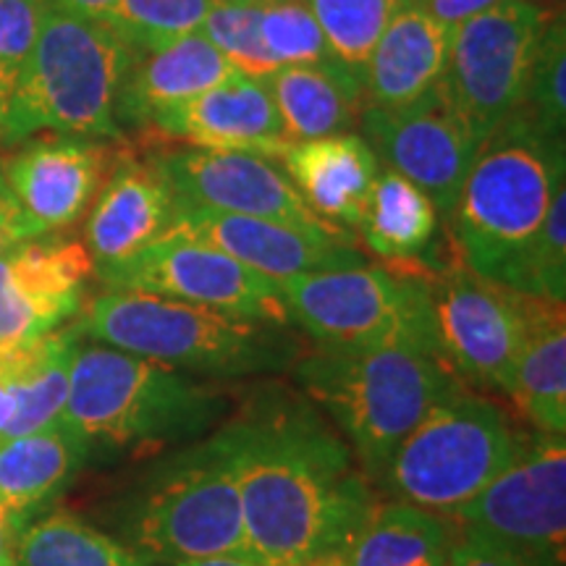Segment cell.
<instances>
[{
    "label": "cell",
    "mask_w": 566,
    "mask_h": 566,
    "mask_svg": "<svg viewBox=\"0 0 566 566\" xmlns=\"http://www.w3.org/2000/svg\"><path fill=\"white\" fill-rule=\"evenodd\" d=\"M27 239L32 237L27 231L24 216H21L17 197H13L11 187L6 184L3 168H0V254H6L19 242H27Z\"/></svg>",
    "instance_id": "39"
},
{
    "label": "cell",
    "mask_w": 566,
    "mask_h": 566,
    "mask_svg": "<svg viewBox=\"0 0 566 566\" xmlns=\"http://www.w3.org/2000/svg\"><path fill=\"white\" fill-rule=\"evenodd\" d=\"M90 443L69 424L55 422L38 433L0 443V506L30 522V514L74 478Z\"/></svg>",
    "instance_id": "28"
},
{
    "label": "cell",
    "mask_w": 566,
    "mask_h": 566,
    "mask_svg": "<svg viewBox=\"0 0 566 566\" xmlns=\"http://www.w3.org/2000/svg\"><path fill=\"white\" fill-rule=\"evenodd\" d=\"M522 446L501 407L459 386L409 430L378 483L396 501L454 516Z\"/></svg>",
    "instance_id": "8"
},
{
    "label": "cell",
    "mask_w": 566,
    "mask_h": 566,
    "mask_svg": "<svg viewBox=\"0 0 566 566\" xmlns=\"http://www.w3.org/2000/svg\"><path fill=\"white\" fill-rule=\"evenodd\" d=\"M247 548L271 566L338 554L370 509L367 478L313 407L279 396L231 422Z\"/></svg>",
    "instance_id": "1"
},
{
    "label": "cell",
    "mask_w": 566,
    "mask_h": 566,
    "mask_svg": "<svg viewBox=\"0 0 566 566\" xmlns=\"http://www.w3.org/2000/svg\"><path fill=\"white\" fill-rule=\"evenodd\" d=\"M92 279L80 239L34 237L0 254V349L63 328L84 310Z\"/></svg>",
    "instance_id": "17"
},
{
    "label": "cell",
    "mask_w": 566,
    "mask_h": 566,
    "mask_svg": "<svg viewBox=\"0 0 566 566\" xmlns=\"http://www.w3.org/2000/svg\"><path fill=\"white\" fill-rule=\"evenodd\" d=\"M499 3L501 0H420L422 9L428 11L438 24H443L446 30H454V27L480 17V13L491 11L493 6Z\"/></svg>",
    "instance_id": "40"
},
{
    "label": "cell",
    "mask_w": 566,
    "mask_h": 566,
    "mask_svg": "<svg viewBox=\"0 0 566 566\" xmlns=\"http://www.w3.org/2000/svg\"><path fill=\"white\" fill-rule=\"evenodd\" d=\"M260 32H263L265 51L279 69L336 61L321 24L304 0H275L263 6Z\"/></svg>",
    "instance_id": "34"
},
{
    "label": "cell",
    "mask_w": 566,
    "mask_h": 566,
    "mask_svg": "<svg viewBox=\"0 0 566 566\" xmlns=\"http://www.w3.org/2000/svg\"><path fill=\"white\" fill-rule=\"evenodd\" d=\"M233 71L237 69L200 32L163 51L137 55L118 92V129L145 134L155 116L202 95L229 80Z\"/></svg>",
    "instance_id": "23"
},
{
    "label": "cell",
    "mask_w": 566,
    "mask_h": 566,
    "mask_svg": "<svg viewBox=\"0 0 566 566\" xmlns=\"http://www.w3.org/2000/svg\"><path fill=\"white\" fill-rule=\"evenodd\" d=\"M80 325L0 349V443L61 422Z\"/></svg>",
    "instance_id": "21"
},
{
    "label": "cell",
    "mask_w": 566,
    "mask_h": 566,
    "mask_svg": "<svg viewBox=\"0 0 566 566\" xmlns=\"http://www.w3.org/2000/svg\"><path fill=\"white\" fill-rule=\"evenodd\" d=\"M422 279L443 363L459 380L509 394L525 342V294L472 273L462 260Z\"/></svg>",
    "instance_id": "11"
},
{
    "label": "cell",
    "mask_w": 566,
    "mask_h": 566,
    "mask_svg": "<svg viewBox=\"0 0 566 566\" xmlns=\"http://www.w3.org/2000/svg\"><path fill=\"white\" fill-rule=\"evenodd\" d=\"M216 386L105 344H80L61 422L87 443L160 446L200 436L223 415Z\"/></svg>",
    "instance_id": "6"
},
{
    "label": "cell",
    "mask_w": 566,
    "mask_h": 566,
    "mask_svg": "<svg viewBox=\"0 0 566 566\" xmlns=\"http://www.w3.org/2000/svg\"><path fill=\"white\" fill-rule=\"evenodd\" d=\"M150 160L171 187L176 205L265 218L321 237L354 239V233L344 226L325 221L307 208L279 160L252 153L195 150V147L150 155Z\"/></svg>",
    "instance_id": "14"
},
{
    "label": "cell",
    "mask_w": 566,
    "mask_h": 566,
    "mask_svg": "<svg viewBox=\"0 0 566 566\" xmlns=\"http://www.w3.org/2000/svg\"><path fill=\"white\" fill-rule=\"evenodd\" d=\"M449 566H527L520 562L512 551L493 543L491 537L472 533V530L459 527L451 543Z\"/></svg>",
    "instance_id": "38"
},
{
    "label": "cell",
    "mask_w": 566,
    "mask_h": 566,
    "mask_svg": "<svg viewBox=\"0 0 566 566\" xmlns=\"http://www.w3.org/2000/svg\"><path fill=\"white\" fill-rule=\"evenodd\" d=\"M537 137L564 145L566 132V19L556 13L543 30L533 71L514 113Z\"/></svg>",
    "instance_id": "32"
},
{
    "label": "cell",
    "mask_w": 566,
    "mask_h": 566,
    "mask_svg": "<svg viewBox=\"0 0 566 566\" xmlns=\"http://www.w3.org/2000/svg\"><path fill=\"white\" fill-rule=\"evenodd\" d=\"M509 396L543 436L566 430V313L564 302L525 294V342Z\"/></svg>",
    "instance_id": "26"
},
{
    "label": "cell",
    "mask_w": 566,
    "mask_h": 566,
    "mask_svg": "<svg viewBox=\"0 0 566 566\" xmlns=\"http://www.w3.org/2000/svg\"><path fill=\"white\" fill-rule=\"evenodd\" d=\"M321 24L331 51L363 76L375 42L405 0H304Z\"/></svg>",
    "instance_id": "33"
},
{
    "label": "cell",
    "mask_w": 566,
    "mask_h": 566,
    "mask_svg": "<svg viewBox=\"0 0 566 566\" xmlns=\"http://www.w3.org/2000/svg\"><path fill=\"white\" fill-rule=\"evenodd\" d=\"M464 530L491 537L527 566H564L566 443L525 441L512 462L454 514Z\"/></svg>",
    "instance_id": "12"
},
{
    "label": "cell",
    "mask_w": 566,
    "mask_h": 566,
    "mask_svg": "<svg viewBox=\"0 0 566 566\" xmlns=\"http://www.w3.org/2000/svg\"><path fill=\"white\" fill-rule=\"evenodd\" d=\"M263 82L292 145L354 132L363 118V76L338 59L275 69Z\"/></svg>",
    "instance_id": "25"
},
{
    "label": "cell",
    "mask_w": 566,
    "mask_h": 566,
    "mask_svg": "<svg viewBox=\"0 0 566 566\" xmlns=\"http://www.w3.org/2000/svg\"><path fill=\"white\" fill-rule=\"evenodd\" d=\"M454 527L446 516L391 501L367 509L346 546L342 566H449Z\"/></svg>",
    "instance_id": "27"
},
{
    "label": "cell",
    "mask_w": 566,
    "mask_h": 566,
    "mask_svg": "<svg viewBox=\"0 0 566 566\" xmlns=\"http://www.w3.org/2000/svg\"><path fill=\"white\" fill-rule=\"evenodd\" d=\"M260 21H263V9L221 3L218 0L200 27V34L233 69L242 71V74L258 76V80H265L279 66L273 63L271 53L265 51Z\"/></svg>",
    "instance_id": "35"
},
{
    "label": "cell",
    "mask_w": 566,
    "mask_h": 566,
    "mask_svg": "<svg viewBox=\"0 0 566 566\" xmlns=\"http://www.w3.org/2000/svg\"><path fill=\"white\" fill-rule=\"evenodd\" d=\"M304 566H342V562H338V554H328V556L317 558V562H310Z\"/></svg>",
    "instance_id": "46"
},
{
    "label": "cell",
    "mask_w": 566,
    "mask_h": 566,
    "mask_svg": "<svg viewBox=\"0 0 566 566\" xmlns=\"http://www.w3.org/2000/svg\"><path fill=\"white\" fill-rule=\"evenodd\" d=\"M176 197L158 166L126 153L90 208L84 226L95 275L124 265L171 229Z\"/></svg>",
    "instance_id": "20"
},
{
    "label": "cell",
    "mask_w": 566,
    "mask_h": 566,
    "mask_svg": "<svg viewBox=\"0 0 566 566\" xmlns=\"http://www.w3.org/2000/svg\"><path fill=\"white\" fill-rule=\"evenodd\" d=\"M124 139L45 137L30 139L0 163L30 237H48L87 216L113 168L124 158Z\"/></svg>",
    "instance_id": "16"
},
{
    "label": "cell",
    "mask_w": 566,
    "mask_h": 566,
    "mask_svg": "<svg viewBox=\"0 0 566 566\" xmlns=\"http://www.w3.org/2000/svg\"><path fill=\"white\" fill-rule=\"evenodd\" d=\"M221 3H233V6H254V9H263L268 3H275V0H221Z\"/></svg>",
    "instance_id": "45"
},
{
    "label": "cell",
    "mask_w": 566,
    "mask_h": 566,
    "mask_svg": "<svg viewBox=\"0 0 566 566\" xmlns=\"http://www.w3.org/2000/svg\"><path fill=\"white\" fill-rule=\"evenodd\" d=\"M562 184L566 147L509 118L478 150L446 221L462 265L516 292L530 244Z\"/></svg>",
    "instance_id": "5"
},
{
    "label": "cell",
    "mask_w": 566,
    "mask_h": 566,
    "mask_svg": "<svg viewBox=\"0 0 566 566\" xmlns=\"http://www.w3.org/2000/svg\"><path fill=\"white\" fill-rule=\"evenodd\" d=\"M296 378L334 417L375 483L409 430L464 386L433 349L407 342L349 349L317 346L296 359Z\"/></svg>",
    "instance_id": "3"
},
{
    "label": "cell",
    "mask_w": 566,
    "mask_h": 566,
    "mask_svg": "<svg viewBox=\"0 0 566 566\" xmlns=\"http://www.w3.org/2000/svg\"><path fill=\"white\" fill-rule=\"evenodd\" d=\"M48 3L55 6V9L76 13V17L103 21L105 13L111 11V6L116 3V0H48Z\"/></svg>",
    "instance_id": "42"
},
{
    "label": "cell",
    "mask_w": 566,
    "mask_h": 566,
    "mask_svg": "<svg viewBox=\"0 0 566 566\" xmlns=\"http://www.w3.org/2000/svg\"><path fill=\"white\" fill-rule=\"evenodd\" d=\"M307 208L336 226H357L380 171L363 134L344 132L296 142L281 158Z\"/></svg>",
    "instance_id": "24"
},
{
    "label": "cell",
    "mask_w": 566,
    "mask_h": 566,
    "mask_svg": "<svg viewBox=\"0 0 566 566\" xmlns=\"http://www.w3.org/2000/svg\"><path fill=\"white\" fill-rule=\"evenodd\" d=\"M137 53L108 24L55 9L45 0L38 42L0 108V145L40 134L124 139L116 103Z\"/></svg>",
    "instance_id": "2"
},
{
    "label": "cell",
    "mask_w": 566,
    "mask_h": 566,
    "mask_svg": "<svg viewBox=\"0 0 566 566\" xmlns=\"http://www.w3.org/2000/svg\"><path fill=\"white\" fill-rule=\"evenodd\" d=\"M554 17L527 0H501L451 30L438 90L480 145L520 108L543 30Z\"/></svg>",
    "instance_id": "10"
},
{
    "label": "cell",
    "mask_w": 566,
    "mask_h": 566,
    "mask_svg": "<svg viewBox=\"0 0 566 566\" xmlns=\"http://www.w3.org/2000/svg\"><path fill=\"white\" fill-rule=\"evenodd\" d=\"M168 566H271L252 554H231V556H216L202 558V562H187V564H168Z\"/></svg>",
    "instance_id": "43"
},
{
    "label": "cell",
    "mask_w": 566,
    "mask_h": 566,
    "mask_svg": "<svg viewBox=\"0 0 566 566\" xmlns=\"http://www.w3.org/2000/svg\"><path fill=\"white\" fill-rule=\"evenodd\" d=\"M216 3L218 0H116L103 24L134 53L145 55L200 32Z\"/></svg>",
    "instance_id": "31"
},
{
    "label": "cell",
    "mask_w": 566,
    "mask_h": 566,
    "mask_svg": "<svg viewBox=\"0 0 566 566\" xmlns=\"http://www.w3.org/2000/svg\"><path fill=\"white\" fill-rule=\"evenodd\" d=\"M516 292L566 300V184L556 189L551 208L530 244Z\"/></svg>",
    "instance_id": "36"
},
{
    "label": "cell",
    "mask_w": 566,
    "mask_h": 566,
    "mask_svg": "<svg viewBox=\"0 0 566 566\" xmlns=\"http://www.w3.org/2000/svg\"><path fill=\"white\" fill-rule=\"evenodd\" d=\"M422 273L359 263L292 275L281 281V292L292 321L317 346L349 349L407 342L438 354Z\"/></svg>",
    "instance_id": "9"
},
{
    "label": "cell",
    "mask_w": 566,
    "mask_h": 566,
    "mask_svg": "<svg viewBox=\"0 0 566 566\" xmlns=\"http://www.w3.org/2000/svg\"><path fill=\"white\" fill-rule=\"evenodd\" d=\"M433 200L396 171H378L365 212L354 229L367 250L394 268H420L438 233Z\"/></svg>",
    "instance_id": "29"
},
{
    "label": "cell",
    "mask_w": 566,
    "mask_h": 566,
    "mask_svg": "<svg viewBox=\"0 0 566 566\" xmlns=\"http://www.w3.org/2000/svg\"><path fill=\"white\" fill-rule=\"evenodd\" d=\"M145 134L195 150L252 153L271 160H281L292 147L265 82L242 71H233L229 80L202 95L155 116Z\"/></svg>",
    "instance_id": "18"
},
{
    "label": "cell",
    "mask_w": 566,
    "mask_h": 566,
    "mask_svg": "<svg viewBox=\"0 0 566 566\" xmlns=\"http://www.w3.org/2000/svg\"><path fill=\"white\" fill-rule=\"evenodd\" d=\"M80 331L95 344L210 378L281 373L302 357L283 325L124 289L92 296Z\"/></svg>",
    "instance_id": "4"
},
{
    "label": "cell",
    "mask_w": 566,
    "mask_h": 566,
    "mask_svg": "<svg viewBox=\"0 0 566 566\" xmlns=\"http://www.w3.org/2000/svg\"><path fill=\"white\" fill-rule=\"evenodd\" d=\"M126 541L150 566L250 554L231 424L155 467L129 504Z\"/></svg>",
    "instance_id": "7"
},
{
    "label": "cell",
    "mask_w": 566,
    "mask_h": 566,
    "mask_svg": "<svg viewBox=\"0 0 566 566\" xmlns=\"http://www.w3.org/2000/svg\"><path fill=\"white\" fill-rule=\"evenodd\" d=\"M527 3H533L548 13H564V0H527Z\"/></svg>",
    "instance_id": "44"
},
{
    "label": "cell",
    "mask_w": 566,
    "mask_h": 566,
    "mask_svg": "<svg viewBox=\"0 0 566 566\" xmlns=\"http://www.w3.org/2000/svg\"><path fill=\"white\" fill-rule=\"evenodd\" d=\"M27 520L0 506V566H17V543Z\"/></svg>",
    "instance_id": "41"
},
{
    "label": "cell",
    "mask_w": 566,
    "mask_h": 566,
    "mask_svg": "<svg viewBox=\"0 0 566 566\" xmlns=\"http://www.w3.org/2000/svg\"><path fill=\"white\" fill-rule=\"evenodd\" d=\"M97 279L105 283V289L200 304L247 321L292 323L279 281L254 273L226 252L184 233H163L147 250Z\"/></svg>",
    "instance_id": "13"
},
{
    "label": "cell",
    "mask_w": 566,
    "mask_h": 566,
    "mask_svg": "<svg viewBox=\"0 0 566 566\" xmlns=\"http://www.w3.org/2000/svg\"><path fill=\"white\" fill-rule=\"evenodd\" d=\"M45 0H0V108L38 42Z\"/></svg>",
    "instance_id": "37"
},
{
    "label": "cell",
    "mask_w": 566,
    "mask_h": 566,
    "mask_svg": "<svg viewBox=\"0 0 566 566\" xmlns=\"http://www.w3.org/2000/svg\"><path fill=\"white\" fill-rule=\"evenodd\" d=\"M451 30L430 17L420 0H405L375 42L363 69L365 105L405 108L441 82Z\"/></svg>",
    "instance_id": "22"
},
{
    "label": "cell",
    "mask_w": 566,
    "mask_h": 566,
    "mask_svg": "<svg viewBox=\"0 0 566 566\" xmlns=\"http://www.w3.org/2000/svg\"><path fill=\"white\" fill-rule=\"evenodd\" d=\"M17 566H150L126 543L71 512L27 522L17 543Z\"/></svg>",
    "instance_id": "30"
},
{
    "label": "cell",
    "mask_w": 566,
    "mask_h": 566,
    "mask_svg": "<svg viewBox=\"0 0 566 566\" xmlns=\"http://www.w3.org/2000/svg\"><path fill=\"white\" fill-rule=\"evenodd\" d=\"M359 126L378 163L420 187L449 221L483 145L446 103L438 84L405 108L365 105Z\"/></svg>",
    "instance_id": "15"
},
{
    "label": "cell",
    "mask_w": 566,
    "mask_h": 566,
    "mask_svg": "<svg viewBox=\"0 0 566 566\" xmlns=\"http://www.w3.org/2000/svg\"><path fill=\"white\" fill-rule=\"evenodd\" d=\"M168 231L216 247L250 271L279 283L300 273L365 263L354 239L321 237L265 218L231 216L187 205H176Z\"/></svg>",
    "instance_id": "19"
}]
</instances>
